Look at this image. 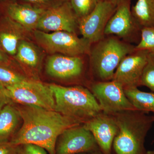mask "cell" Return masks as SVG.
I'll list each match as a JSON object with an SVG mask.
<instances>
[{
  "mask_svg": "<svg viewBox=\"0 0 154 154\" xmlns=\"http://www.w3.org/2000/svg\"><path fill=\"white\" fill-rule=\"evenodd\" d=\"M17 107L23 122L9 142L16 146L36 145L49 154H55L57 140L64 131L85 122L54 110L30 105H19Z\"/></svg>",
  "mask_w": 154,
  "mask_h": 154,
  "instance_id": "cell-1",
  "label": "cell"
},
{
  "mask_svg": "<svg viewBox=\"0 0 154 154\" xmlns=\"http://www.w3.org/2000/svg\"><path fill=\"white\" fill-rule=\"evenodd\" d=\"M138 110L113 114L118 132L113 141L116 154H146L145 140L154 122V116Z\"/></svg>",
  "mask_w": 154,
  "mask_h": 154,
  "instance_id": "cell-2",
  "label": "cell"
},
{
  "mask_svg": "<svg viewBox=\"0 0 154 154\" xmlns=\"http://www.w3.org/2000/svg\"><path fill=\"white\" fill-rule=\"evenodd\" d=\"M49 85L53 92L57 112L85 122L102 112L95 96L87 88Z\"/></svg>",
  "mask_w": 154,
  "mask_h": 154,
  "instance_id": "cell-3",
  "label": "cell"
},
{
  "mask_svg": "<svg viewBox=\"0 0 154 154\" xmlns=\"http://www.w3.org/2000/svg\"><path fill=\"white\" fill-rule=\"evenodd\" d=\"M96 43L89 54L93 71L100 82L111 81L120 62L134 52L135 46L113 37L103 38Z\"/></svg>",
  "mask_w": 154,
  "mask_h": 154,
  "instance_id": "cell-4",
  "label": "cell"
},
{
  "mask_svg": "<svg viewBox=\"0 0 154 154\" xmlns=\"http://www.w3.org/2000/svg\"><path fill=\"white\" fill-rule=\"evenodd\" d=\"M2 92L11 102L48 110L55 109L53 92L49 85L31 79L3 88Z\"/></svg>",
  "mask_w": 154,
  "mask_h": 154,
  "instance_id": "cell-5",
  "label": "cell"
},
{
  "mask_svg": "<svg viewBox=\"0 0 154 154\" xmlns=\"http://www.w3.org/2000/svg\"><path fill=\"white\" fill-rule=\"evenodd\" d=\"M37 43L48 53L69 56H80L90 54L92 43L76 33L66 31L46 33L37 30L33 31Z\"/></svg>",
  "mask_w": 154,
  "mask_h": 154,
  "instance_id": "cell-6",
  "label": "cell"
},
{
  "mask_svg": "<svg viewBox=\"0 0 154 154\" xmlns=\"http://www.w3.org/2000/svg\"><path fill=\"white\" fill-rule=\"evenodd\" d=\"M91 91L103 113L113 115L123 111L136 110L125 94L123 86L116 81L94 83L91 86Z\"/></svg>",
  "mask_w": 154,
  "mask_h": 154,
  "instance_id": "cell-7",
  "label": "cell"
},
{
  "mask_svg": "<svg viewBox=\"0 0 154 154\" xmlns=\"http://www.w3.org/2000/svg\"><path fill=\"white\" fill-rule=\"evenodd\" d=\"M100 150L92 133L84 125L64 131L58 137L55 154H78Z\"/></svg>",
  "mask_w": 154,
  "mask_h": 154,
  "instance_id": "cell-8",
  "label": "cell"
},
{
  "mask_svg": "<svg viewBox=\"0 0 154 154\" xmlns=\"http://www.w3.org/2000/svg\"><path fill=\"white\" fill-rule=\"evenodd\" d=\"M117 8L113 3L101 0L91 14L78 20L79 29L82 37L92 43L104 38L106 25Z\"/></svg>",
  "mask_w": 154,
  "mask_h": 154,
  "instance_id": "cell-9",
  "label": "cell"
},
{
  "mask_svg": "<svg viewBox=\"0 0 154 154\" xmlns=\"http://www.w3.org/2000/svg\"><path fill=\"white\" fill-rule=\"evenodd\" d=\"M78 28V19L70 2H64L45 10L36 30L46 33L63 31L75 33Z\"/></svg>",
  "mask_w": 154,
  "mask_h": 154,
  "instance_id": "cell-10",
  "label": "cell"
},
{
  "mask_svg": "<svg viewBox=\"0 0 154 154\" xmlns=\"http://www.w3.org/2000/svg\"><path fill=\"white\" fill-rule=\"evenodd\" d=\"M131 0H125L117 6V9L108 21L104 34L115 35L124 39L131 38L139 42L141 28L135 21L131 9Z\"/></svg>",
  "mask_w": 154,
  "mask_h": 154,
  "instance_id": "cell-11",
  "label": "cell"
},
{
  "mask_svg": "<svg viewBox=\"0 0 154 154\" xmlns=\"http://www.w3.org/2000/svg\"><path fill=\"white\" fill-rule=\"evenodd\" d=\"M149 52L135 51L122 60L116 70L112 80L120 83L124 88L138 87L146 63Z\"/></svg>",
  "mask_w": 154,
  "mask_h": 154,
  "instance_id": "cell-12",
  "label": "cell"
},
{
  "mask_svg": "<svg viewBox=\"0 0 154 154\" xmlns=\"http://www.w3.org/2000/svg\"><path fill=\"white\" fill-rule=\"evenodd\" d=\"M94 136L103 154H111L113 140L118 127L113 115L101 112L83 123Z\"/></svg>",
  "mask_w": 154,
  "mask_h": 154,
  "instance_id": "cell-13",
  "label": "cell"
},
{
  "mask_svg": "<svg viewBox=\"0 0 154 154\" xmlns=\"http://www.w3.org/2000/svg\"><path fill=\"white\" fill-rule=\"evenodd\" d=\"M84 69V62L79 56L53 54L47 59L46 73L50 76L69 80L79 76Z\"/></svg>",
  "mask_w": 154,
  "mask_h": 154,
  "instance_id": "cell-14",
  "label": "cell"
},
{
  "mask_svg": "<svg viewBox=\"0 0 154 154\" xmlns=\"http://www.w3.org/2000/svg\"><path fill=\"white\" fill-rule=\"evenodd\" d=\"M45 9L28 5L9 4L7 8L8 17L26 30H36L38 21Z\"/></svg>",
  "mask_w": 154,
  "mask_h": 154,
  "instance_id": "cell-15",
  "label": "cell"
},
{
  "mask_svg": "<svg viewBox=\"0 0 154 154\" xmlns=\"http://www.w3.org/2000/svg\"><path fill=\"white\" fill-rule=\"evenodd\" d=\"M24 30L10 17L4 18L0 22V49L8 55L15 56L19 42L24 39Z\"/></svg>",
  "mask_w": 154,
  "mask_h": 154,
  "instance_id": "cell-16",
  "label": "cell"
},
{
  "mask_svg": "<svg viewBox=\"0 0 154 154\" xmlns=\"http://www.w3.org/2000/svg\"><path fill=\"white\" fill-rule=\"evenodd\" d=\"M21 116L12 103L7 104L0 111V142H9L16 133Z\"/></svg>",
  "mask_w": 154,
  "mask_h": 154,
  "instance_id": "cell-17",
  "label": "cell"
},
{
  "mask_svg": "<svg viewBox=\"0 0 154 154\" xmlns=\"http://www.w3.org/2000/svg\"><path fill=\"white\" fill-rule=\"evenodd\" d=\"M125 94L137 110L154 113V92L141 91L138 87L124 88Z\"/></svg>",
  "mask_w": 154,
  "mask_h": 154,
  "instance_id": "cell-18",
  "label": "cell"
},
{
  "mask_svg": "<svg viewBox=\"0 0 154 154\" xmlns=\"http://www.w3.org/2000/svg\"><path fill=\"white\" fill-rule=\"evenodd\" d=\"M15 57L23 66L29 69H37L41 63V54L37 48L26 40H21Z\"/></svg>",
  "mask_w": 154,
  "mask_h": 154,
  "instance_id": "cell-19",
  "label": "cell"
},
{
  "mask_svg": "<svg viewBox=\"0 0 154 154\" xmlns=\"http://www.w3.org/2000/svg\"><path fill=\"white\" fill-rule=\"evenodd\" d=\"M131 12L141 28L154 26V0H137Z\"/></svg>",
  "mask_w": 154,
  "mask_h": 154,
  "instance_id": "cell-20",
  "label": "cell"
},
{
  "mask_svg": "<svg viewBox=\"0 0 154 154\" xmlns=\"http://www.w3.org/2000/svg\"><path fill=\"white\" fill-rule=\"evenodd\" d=\"M29 79L11 66L0 65V90Z\"/></svg>",
  "mask_w": 154,
  "mask_h": 154,
  "instance_id": "cell-21",
  "label": "cell"
},
{
  "mask_svg": "<svg viewBox=\"0 0 154 154\" xmlns=\"http://www.w3.org/2000/svg\"><path fill=\"white\" fill-rule=\"evenodd\" d=\"M101 0H70V4L78 20L91 14Z\"/></svg>",
  "mask_w": 154,
  "mask_h": 154,
  "instance_id": "cell-22",
  "label": "cell"
},
{
  "mask_svg": "<svg viewBox=\"0 0 154 154\" xmlns=\"http://www.w3.org/2000/svg\"><path fill=\"white\" fill-rule=\"evenodd\" d=\"M135 49L154 54V26L142 28L140 40L135 46Z\"/></svg>",
  "mask_w": 154,
  "mask_h": 154,
  "instance_id": "cell-23",
  "label": "cell"
},
{
  "mask_svg": "<svg viewBox=\"0 0 154 154\" xmlns=\"http://www.w3.org/2000/svg\"><path fill=\"white\" fill-rule=\"evenodd\" d=\"M140 85L147 87L154 92V54L149 53L141 77Z\"/></svg>",
  "mask_w": 154,
  "mask_h": 154,
  "instance_id": "cell-24",
  "label": "cell"
},
{
  "mask_svg": "<svg viewBox=\"0 0 154 154\" xmlns=\"http://www.w3.org/2000/svg\"><path fill=\"white\" fill-rule=\"evenodd\" d=\"M17 154H47L44 148L32 144L18 146Z\"/></svg>",
  "mask_w": 154,
  "mask_h": 154,
  "instance_id": "cell-25",
  "label": "cell"
},
{
  "mask_svg": "<svg viewBox=\"0 0 154 154\" xmlns=\"http://www.w3.org/2000/svg\"><path fill=\"white\" fill-rule=\"evenodd\" d=\"M18 146L8 142H0V154H17Z\"/></svg>",
  "mask_w": 154,
  "mask_h": 154,
  "instance_id": "cell-26",
  "label": "cell"
},
{
  "mask_svg": "<svg viewBox=\"0 0 154 154\" xmlns=\"http://www.w3.org/2000/svg\"><path fill=\"white\" fill-rule=\"evenodd\" d=\"M11 63L12 61L9 55L0 49V65L11 66Z\"/></svg>",
  "mask_w": 154,
  "mask_h": 154,
  "instance_id": "cell-27",
  "label": "cell"
},
{
  "mask_svg": "<svg viewBox=\"0 0 154 154\" xmlns=\"http://www.w3.org/2000/svg\"><path fill=\"white\" fill-rule=\"evenodd\" d=\"M10 103L12 102L6 97L2 91H0V111L5 105Z\"/></svg>",
  "mask_w": 154,
  "mask_h": 154,
  "instance_id": "cell-28",
  "label": "cell"
},
{
  "mask_svg": "<svg viewBox=\"0 0 154 154\" xmlns=\"http://www.w3.org/2000/svg\"><path fill=\"white\" fill-rule=\"evenodd\" d=\"M26 2H28L33 4H41L47 3L51 0H24Z\"/></svg>",
  "mask_w": 154,
  "mask_h": 154,
  "instance_id": "cell-29",
  "label": "cell"
},
{
  "mask_svg": "<svg viewBox=\"0 0 154 154\" xmlns=\"http://www.w3.org/2000/svg\"><path fill=\"white\" fill-rule=\"evenodd\" d=\"M104 1L110 2L113 3V4L118 6L120 3H121L122 2H123L125 0H104Z\"/></svg>",
  "mask_w": 154,
  "mask_h": 154,
  "instance_id": "cell-30",
  "label": "cell"
},
{
  "mask_svg": "<svg viewBox=\"0 0 154 154\" xmlns=\"http://www.w3.org/2000/svg\"><path fill=\"white\" fill-rule=\"evenodd\" d=\"M78 154H103V153H101V152H99V151H95L94 152H91L82 153H80Z\"/></svg>",
  "mask_w": 154,
  "mask_h": 154,
  "instance_id": "cell-31",
  "label": "cell"
},
{
  "mask_svg": "<svg viewBox=\"0 0 154 154\" xmlns=\"http://www.w3.org/2000/svg\"><path fill=\"white\" fill-rule=\"evenodd\" d=\"M146 154H154V151H147Z\"/></svg>",
  "mask_w": 154,
  "mask_h": 154,
  "instance_id": "cell-32",
  "label": "cell"
}]
</instances>
